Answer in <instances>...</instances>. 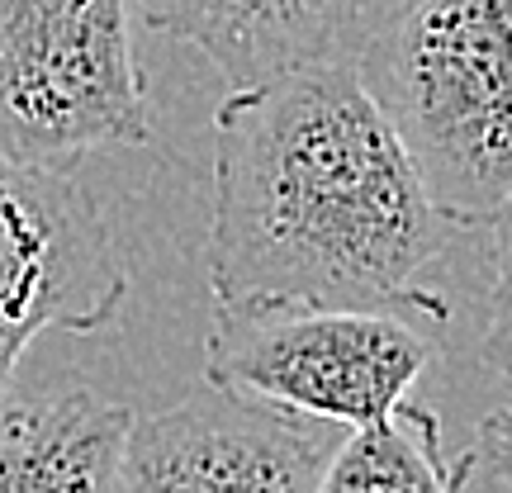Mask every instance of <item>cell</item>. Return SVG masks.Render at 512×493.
Instances as JSON below:
<instances>
[{"instance_id":"277c9868","label":"cell","mask_w":512,"mask_h":493,"mask_svg":"<svg viewBox=\"0 0 512 493\" xmlns=\"http://www.w3.org/2000/svg\"><path fill=\"white\" fill-rule=\"evenodd\" d=\"M432 356V328L408 313L252 304L219 309L204 337V380L304 418L366 427L413 394Z\"/></svg>"},{"instance_id":"7a4b0ae2","label":"cell","mask_w":512,"mask_h":493,"mask_svg":"<svg viewBox=\"0 0 512 493\" xmlns=\"http://www.w3.org/2000/svg\"><path fill=\"white\" fill-rule=\"evenodd\" d=\"M508 38V0H399L351 57L427 200L456 228H508Z\"/></svg>"},{"instance_id":"ba28073f","label":"cell","mask_w":512,"mask_h":493,"mask_svg":"<svg viewBox=\"0 0 512 493\" xmlns=\"http://www.w3.org/2000/svg\"><path fill=\"white\" fill-rule=\"evenodd\" d=\"M128 422L91 384L0 403V493H114Z\"/></svg>"},{"instance_id":"3957f363","label":"cell","mask_w":512,"mask_h":493,"mask_svg":"<svg viewBox=\"0 0 512 493\" xmlns=\"http://www.w3.org/2000/svg\"><path fill=\"white\" fill-rule=\"evenodd\" d=\"M152 138L128 0H0V152L76 166Z\"/></svg>"},{"instance_id":"5b68a950","label":"cell","mask_w":512,"mask_h":493,"mask_svg":"<svg viewBox=\"0 0 512 493\" xmlns=\"http://www.w3.org/2000/svg\"><path fill=\"white\" fill-rule=\"evenodd\" d=\"M128 285L124 247L72 166H29L0 152V403L29 342L53 328H110Z\"/></svg>"},{"instance_id":"9c48e42d","label":"cell","mask_w":512,"mask_h":493,"mask_svg":"<svg viewBox=\"0 0 512 493\" xmlns=\"http://www.w3.org/2000/svg\"><path fill=\"white\" fill-rule=\"evenodd\" d=\"M446 470L441 418L408 394L380 422L342 432L313 493H446Z\"/></svg>"},{"instance_id":"6da1fadb","label":"cell","mask_w":512,"mask_h":493,"mask_svg":"<svg viewBox=\"0 0 512 493\" xmlns=\"http://www.w3.org/2000/svg\"><path fill=\"white\" fill-rule=\"evenodd\" d=\"M451 233L351 62L238 86L214 114L209 290L219 309L342 304L441 328L451 309L427 271Z\"/></svg>"},{"instance_id":"8992f818","label":"cell","mask_w":512,"mask_h":493,"mask_svg":"<svg viewBox=\"0 0 512 493\" xmlns=\"http://www.w3.org/2000/svg\"><path fill=\"white\" fill-rule=\"evenodd\" d=\"M342 432L204 380L162 413H133L114 493H313Z\"/></svg>"},{"instance_id":"52a82bcc","label":"cell","mask_w":512,"mask_h":493,"mask_svg":"<svg viewBox=\"0 0 512 493\" xmlns=\"http://www.w3.org/2000/svg\"><path fill=\"white\" fill-rule=\"evenodd\" d=\"M399 0H138L147 29L200 48L223 81L256 86L313 62H351Z\"/></svg>"},{"instance_id":"30bf717a","label":"cell","mask_w":512,"mask_h":493,"mask_svg":"<svg viewBox=\"0 0 512 493\" xmlns=\"http://www.w3.org/2000/svg\"><path fill=\"white\" fill-rule=\"evenodd\" d=\"M446 493H512V441H508V408L494 403L479 418L475 441L451 460Z\"/></svg>"}]
</instances>
